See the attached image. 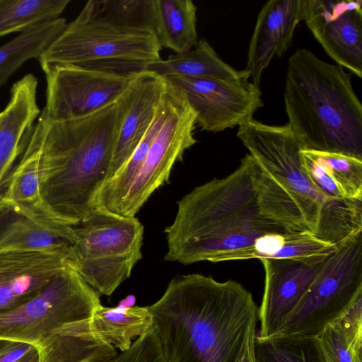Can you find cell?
<instances>
[{"label":"cell","instance_id":"484cf974","mask_svg":"<svg viewBox=\"0 0 362 362\" xmlns=\"http://www.w3.org/2000/svg\"><path fill=\"white\" fill-rule=\"evenodd\" d=\"M254 362H325L316 337L272 336L253 343Z\"/></svg>","mask_w":362,"mask_h":362},{"label":"cell","instance_id":"83f0119b","mask_svg":"<svg viewBox=\"0 0 362 362\" xmlns=\"http://www.w3.org/2000/svg\"><path fill=\"white\" fill-rule=\"evenodd\" d=\"M33 348L25 342L0 339V362H18Z\"/></svg>","mask_w":362,"mask_h":362},{"label":"cell","instance_id":"30bf717a","mask_svg":"<svg viewBox=\"0 0 362 362\" xmlns=\"http://www.w3.org/2000/svg\"><path fill=\"white\" fill-rule=\"evenodd\" d=\"M165 96L167 107L162 125L137 177L115 214L135 217L153 192L168 181L175 163L197 142L194 136L196 114L183 92L167 81Z\"/></svg>","mask_w":362,"mask_h":362},{"label":"cell","instance_id":"d4e9b609","mask_svg":"<svg viewBox=\"0 0 362 362\" xmlns=\"http://www.w3.org/2000/svg\"><path fill=\"white\" fill-rule=\"evenodd\" d=\"M69 0H0V37L60 18Z\"/></svg>","mask_w":362,"mask_h":362},{"label":"cell","instance_id":"2e32d148","mask_svg":"<svg viewBox=\"0 0 362 362\" xmlns=\"http://www.w3.org/2000/svg\"><path fill=\"white\" fill-rule=\"evenodd\" d=\"M69 264L66 253L11 249L0 252V312L34 297Z\"/></svg>","mask_w":362,"mask_h":362},{"label":"cell","instance_id":"5b68a950","mask_svg":"<svg viewBox=\"0 0 362 362\" xmlns=\"http://www.w3.org/2000/svg\"><path fill=\"white\" fill-rule=\"evenodd\" d=\"M352 75L310 51L288 59L284 90L287 124L303 150L362 159V105Z\"/></svg>","mask_w":362,"mask_h":362},{"label":"cell","instance_id":"ba28073f","mask_svg":"<svg viewBox=\"0 0 362 362\" xmlns=\"http://www.w3.org/2000/svg\"><path fill=\"white\" fill-rule=\"evenodd\" d=\"M74 228L70 264L99 295H112L142 257L143 225L97 207Z\"/></svg>","mask_w":362,"mask_h":362},{"label":"cell","instance_id":"6da1fadb","mask_svg":"<svg viewBox=\"0 0 362 362\" xmlns=\"http://www.w3.org/2000/svg\"><path fill=\"white\" fill-rule=\"evenodd\" d=\"M305 230L292 199L249 153L232 173L196 187L177 202L165 231L164 259L182 264L214 262L266 235Z\"/></svg>","mask_w":362,"mask_h":362},{"label":"cell","instance_id":"8992f818","mask_svg":"<svg viewBox=\"0 0 362 362\" xmlns=\"http://www.w3.org/2000/svg\"><path fill=\"white\" fill-rule=\"evenodd\" d=\"M237 136L290 196L311 233L337 245L362 232V200L332 199L315 186L304 165L302 144L288 124L252 119L239 126Z\"/></svg>","mask_w":362,"mask_h":362},{"label":"cell","instance_id":"52a82bcc","mask_svg":"<svg viewBox=\"0 0 362 362\" xmlns=\"http://www.w3.org/2000/svg\"><path fill=\"white\" fill-rule=\"evenodd\" d=\"M153 30L115 0H90L37 59L136 72L161 59Z\"/></svg>","mask_w":362,"mask_h":362},{"label":"cell","instance_id":"277c9868","mask_svg":"<svg viewBox=\"0 0 362 362\" xmlns=\"http://www.w3.org/2000/svg\"><path fill=\"white\" fill-rule=\"evenodd\" d=\"M100 295L70 263L34 297L0 312V339L30 344L40 362H103L118 353L93 330Z\"/></svg>","mask_w":362,"mask_h":362},{"label":"cell","instance_id":"cb8c5ba5","mask_svg":"<svg viewBox=\"0 0 362 362\" xmlns=\"http://www.w3.org/2000/svg\"><path fill=\"white\" fill-rule=\"evenodd\" d=\"M64 18L47 21L22 33L0 47V87L28 60L38 59L65 29Z\"/></svg>","mask_w":362,"mask_h":362},{"label":"cell","instance_id":"9a60e30c","mask_svg":"<svg viewBox=\"0 0 362 362\" xmlns=\"http://www.w3.org/2000/svg\"><path fill=\"white\" fill-rule=\"evenodd\" d=\"M166 87L164 76L144 69L135 73L116 99L120 121L109 179L129 158L146 132Z\"/></svg>","mask_w":362,"mask_h":362},{"label":"cell","instance_id":"5bb4252c","mask_svg":"<svg viewBox=\"0 0 362 362\" xmlns=\"http://www.w3.org/2000/svg\"><path fill=\"white\" fill-rule=\"evenodd\" d=\"M328 257L309 261L260 259L264 270V286L257 313L260 321L259 337H272L279 330Z\"/></svg>","mask_w":362,"mask_h":362},{"label":"cell","instance_id":"d6986e66","mask_svg":"<svg viewBox=\"0 0 362 362\" xmlns=\"http://www.w3.org/2000/svg\"><path fill=\"white\" fill-rule=\"evenodd\" d=\"M337 245L305 230L286 234H268L253 245L218 256L214 262L250 259L309 261L329 256Z\"/></svg>","mask_w":362,"mask_h":362},{"label":"cell","instance_id":"4dcf8cb0","mask_svg":"<svg viewBox=\"0 0 362 362\" xmlns=\"http://www.w3.org/2000/svg\"><path fill=\"white\" fill-rule=\"evenodd\" d=\"M0 115H1V111H0Z\"/></svg>","mask_w":362,"mask_h":362},{"label":"cell","instance_id":"ffe728a7","mask_svg":"<svg viewBox=\"0 0 362 362\" xmlns=\"http://www.w3.org/2000/svg\"><path fill=\"white\" fill-rule=\"evenodd\" d=\"M152 25L161 48L184 53L197 43V6L190 0H151Z\"/></svg>","mask_w":362,"mask_h":362},{"label":"cell","instance_id":"4316f807","mask_svg":"<svg viewBox=\"0 0 362 362\" xmlns=\"http://www.w3.org/2000/svg\"><path fill=\"white\" fill-rule=\"evenodd\" d=\"M313 151L330 173L346 198L362 200L361 158L339 153Z\"/></svg>","mask_w":362,"mask_h":362},{"label":"cell","instance_id":"7402d4cb","mask_svg":"<svg viewBox=\"0 0 362 362\" xmlns=\"http://www.w3.org/2000/svg\"><path fill=\"white\" fill-rule=\"evenodd\" d=\"M91 325L102 339L122 352L147 332L153 322L148 306L108 308L100 304L93 312Z\"/></svg>","mask_w":362,"mask_h":362},{"label":"cell","instance_id":"44dd1931","mask_svg":"<svg viewBox=\"0 0 362 362\" xmlns=\"http://www.w3.org/2000/svg\"><path fill=\"white\" fill-rule=\"evenodd\" d=\"M146 69L162 76H182L198 78H250L246 70H237L223 62L205 39L198 40L190 50L170 55L154 62Z\"/></svg>","mask_w":362,"mask_h":362},{"label":"cell","instance_id":"4fadbf2b","mask_svg":"<svg viewBox=\"0 0 362 362\" xmlns=\"http://www.w3.org/2000/svg\"><path fill=\"white\" fill-rule=\"evenodd\" d=\"M303 21L337 64L362 77L361 0H304Z\"/></svg>","mask_w":362,"mask_h":362},{"label":"cell","instance_id":"f546056e","mask_svg":"<svg viewBox=\"0 0 362 362\" xmlns=\"http://www.w3.org/2000/svg\"><path fill=\"white\" fill-rule=\"evenodd\" d=\"M18 362H40L39 353L36 348L34 347Z\"/></svg>","mask_w":362,"mask_h":362},{"label":"cell","instance_id":"3957f363","mask_svg":"<svg viewBox=\"0 0 362 362\" xmlns=\"http://www.w3.org/2000/svg\"><path fill=\"white\" fill-rule=\"evenodd\" d=\"M119 121L116 100L66 119H50L41 111L34 126L40 193L57 222L73 226L97 208L96 197L110 177Z\"/></svg>","mask_w":362,"mask_h":362},{"label":"cell","instance_id":"603a6c76","mask_svg":"<svg viewBox=\"0 0 362 362\" xmlns=\"http://www.w3.org/2000/svg\"><path fill=\"white\" fill-rule=\"evenodd\" d=\"M316 338L325 362H362V296Z\"/></svg>","mask_w":362,"mask_h":362},{"label":"cell","instance_id":"9c48e42d","mask_svg":"<svg viewBox=\"0 0 362 362\" xmlns=\"http://www.w3.org/2000/svg\"><path fill=\"white\" fill-rule=\"evenodd\" d=\"M362 296V232L337 245L273 335L317 337Z\"/></svg>","mask_w":362,"mask_h":362},{"label":"cell","instance_id":"f1b7e54d","mask_svg":"<svg viewBox=\"0 0 362 362\" xmlns=\"http://www.w3.org/2000/svg\"><path fill=\"white\" fill-rule=\"evenodd\" d=\"M256 334L250 337L240 362H254L253 343Z\"/></svg>","mask_w":362,"mask_h":362},{"label":"cell","instance_id":"8fae6325","mask_svg":"<svg viewBox=\"0 0 362 362\" xmlns=\"http://www.w3.org/2000/svg\"><path fill=\"white\" fill-rule=\"evenodd\" d=\"M40 66L47 83L42 111L56 120L83 116L115 101L137 72L74 64Z\"/></svg>","mask_w":362,"mask_h":362},{"label":"cell","instance_id":"ac0fdd59","mask_svg":"<svg viewBox=\"0 0 362 362\" xmlns=\"http://www.w3.org/2000/svg\"><path fill=\"white\" fill-rule=\"evenodd\" d=\"M75 234L42 221L0 195V252L11 249L52 250L69 253Z\"/></svg>","mask_w":362,"mask_h":362},{"label":"cell","instance_id":"7c38bea8","mask_svg":"<svg viewBox=\"0 0 362 362\" xmlns=\"http://www.w3.org/2000/svg\"><path fill=\"white\" fill-rule=\"evenodd\" d=\"M164 77L183 92L202 131L215 133L239 127L264 106L259 87L248 78Z\"/></svg>","mask_w":362,"mask_h":362},{"label":"cell","instance_id":"e0dca14e","mask_svg":"<svg viewBox=\"0 0 362 362\" xmlns=\"http://www.w3.org/2000/svg\"><path fill=\"white\" fill-rule=\"evenodd\" d=\"M303 13L304 0H270L259 11L245 69L255 86L259 87L262 74L274 55L281 57L289 47Z\"/></svg>","mask_w":362,"mask_h":362},{"label":"cell","instance_id":"7a4b0ae2","mask_svg":"<svg viewBox=\"0 0 362 362\" xmlns=\"http://www.w3.org/2000/svg\"><path fill=\"white\" fill-rule=\"evenodd\" d=\"M148 307L165 362H240L256 334L258 307L233 280L177 276Z\"/></svg>","mask_w":362,"mask_h":362}]
</instances>
